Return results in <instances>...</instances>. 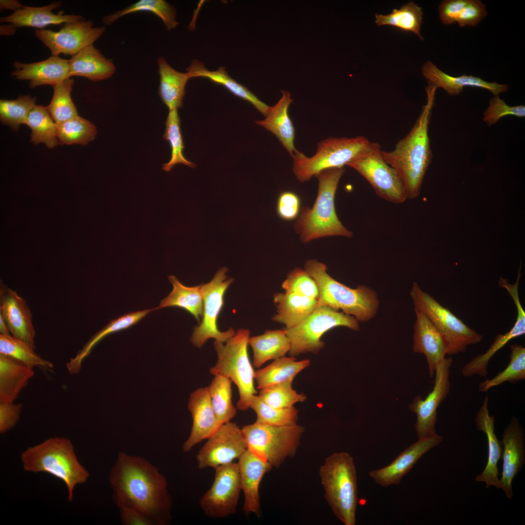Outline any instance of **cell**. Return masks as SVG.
<instances>
[{"mask_svg":"<svg viewBox=\"0 0 525 525\" xmlns=\"http://www.w3.org/2000/svg\"><path fill=\"white\" fill-rule=\"evenodd\" d=\"M109 482L115 505L135 508L164 525L171 519L172 498L166 477L144 458L124 452L118 454Z\"/></svg>","mask_w":525,"mask_h":525,"instance_id":"obj_1","label":"cell"},{"mask_svg":"<svg viewBox=\"0 0 525 525\" xmlns=\"http://www.w3.org/2000/svg\"><path fill=\"white\" fill-rule=\"evenodd\" d=\"M437 88L429 83L426 88V104L407 135L400 140L393 150H381L385 161L393 168L402 179L408 199L419 196L432 153L428 128Z\"/></svg>","mask_w":525,"mask_h":525,"instance_id":"obj_2","label":"cell"},{"mask_svg":"<svg viewBox=\"0 0 525 525\" xmlns=\"http://www.w3.org/2000/svg\"><path fill=\"white\" fill-rule=\"evenodd\" d=\"M344 168L324 170L316 175L318 181L317 196L311 208L304 207L296 219V232L303 243L330 236L351 238L353 233L339 219L335 208V196Z\"/></svg>","mask_w":525,"mask_h":525,"instance_id":"obj_3","label":"cell"},{"mask_svg":"<svg viewBox=\"0 0 525 525\" xmlns=\"http://www.w3.org/2000/svg\"><path fill=\"white\" fill-rule=\"evenodd\" d=\"M20 458L25 471L47 473L62 481L67 488L70 502L73 500L75 487L85 483L89 476L68 438H49L26 449Z\"/></svg>","mask_w":525,"mask_h":525,"instance_id":"obj_4","label":"cell"},{"mask_svg":"<svg viewBox=\"0 0 525 525\" xmlns=\"http://www.w3.org/2000/svg\"><path fill=\"white\" fill-rule=\"evenodd\" d=\"M304 270L315 281L318 289V305H324L354 317L358 321H368L375 316L380 301L371 288L359 285L351 288L332 278L327 266L316 260L307 261Z\"/></svg>","mask_w":525,"mask_h":525,"instance_id":"obj_5","label":"cell"},{"mask_svg":"<svg viewBox=\"0 0 525 525\" xmlns=\"http://www.w3.org/2000/svg\"><path fill=\"white\" fill-rule=\"evenodd\" d=\"M325 498L345 525L356 524L358 502L356 470L352 456L342 452L327 457L319 471Z\"/></svg>","mask_w":525,"mask_h":525,"instance_id":"obj_6","label":"cell"},{"mask_svg":"<svg viewBox=\"0 0 525 525\" xmlns=\"http://www.w3.org/2000/svg\"><path fill=\"white\" fill-rule=\"evenodd\" d=\"M250 331L239 329L225 343L214 341L217 359L210 369V373L221 374L229 379L238 388L239 399L237 409L247 410L253 397L257 393L254 386L255 371L248 353Z\"/></svg>","mask_w":525,"mask_h":525,"instance_id":"obj_7","label":"cell"},{"mask_svg":"<svg viewBox=\"0 0 525 525\" xmlns=\"http://www.w3.org/2000/svg\"><path fill=\"white\" fill-rule=\"evenodd\" d=\"M378 144L363 136L330 137L318 143L316 153L310 158L299 151L296 153L293 171L298 181H308L324 170L344 168Z\"/></svg>","mask_w":525,"mask_h":525,"instance_id":"obj_8","label":"cell"},{"mask_svg":"<svg viewBox=\"0 0 525 525\" xmlns=\"http://www.w3.org/2000/svg\"><path fill=\"white\" fill-rule=\"evenodd\" d=\"M241 430L247 449L278 468L286 458L295 455L304 429L298 424L278 426L255 421L243 426Z\"/></svg>","mask_w":525,"mask_h":525,"instance_id":"obj_9","label":"cell"},{"mask_svg":"<svg viewBox=\"0 0 525 525\" xmlns=\"http://www.w3.org/2000/svg\"><path fill=\"white\" fill-rule=\"evenodd\" d=\"M414 309L423 313L443 337L447 355L466 351L467 347L480 343L483 336L466 325L450 310L414 282L410 293Z\"/></svg>","mask_w":525,"mask_h":525,"instance_id":"obj_10","label":"cell"},{"mask_svg":"<svg viewBox=\"0 0 525 525\" xmlns=\"http://www.w3.org/2000/svg\"><path fill=\"white\" fill-rule=\"evenodd\" d=\"M359 321L353 316L346 315L324 305H318L314 311L296 326L285 329L290 340L291 356L312 352L317 354L324 346L321 340L323 335L329 330L338 326H344L359 331Z\"/></svg>","mask_w":525,"mask_h":525,"instance_id":"obj_11","label":"cell"},{"mask_svg":"<svg viewBox=\"0 0 525 525\" xmlns=\"http://www.w3.org/2000/svg\"><path fill=\"white\" fill-rule=\"evenodd\" d=\"M227 271L226 267L220 268L210 282L200 284L203 300L202 321L193 328L190 338L191 343L196 348H202L210 338L225 343L236 333L232 328L221 332L217 325L218 317L224 304V295L233 281V279L227 276Z\"/></svg>","mask_w":525,"mask_h":525,"instance_id":"obj_12","label":"cell"},{"mask_svg":"<svg viewBox=\"0 0 525 525\" xmlns=\"http://www.w3.org/2000/svg\"><path fill=\"white\" fill-rule=\"evenodd\" d=\"M379 144L347 166L363 176L381 198L395 204L408 199L403 183L396 171L388 165L381 154Z\"/></svg>","mask_w":525,"mask_h":525,"instance_id":"obj_13","label":"cell"},{"mask_svg":"<svg viewBox=\"0 0 525 525\" xmlns=\"http://www.w3.org/2000/svg\"><path fill=\"white\" fill-rule=\"evenodd\" d=\"M210 488L200 500V506L210 517L224 518L236 510L241 490L237 463L219 466Z\"/></svg>","mask_w":525,"mask_h":525,"instance_id":"obj_14","label":"cell"},{"mask_svg":"<svg viewBox=\"0 0 525 525\" xmlns=\"http://www.w3.org/2000/svg\"><path fill=\"white\" fill-rule=\"evenodd\" d=\"M247 450L241 429L230 421L221 425L207 439L196 458L199 469L219 466L233 462Z\"/></svg>","mask_w":525,"mask_h":525,"instance_id":"obj_15","label":"cell"},{"mask_svg":"<svg viewBox=\"0 0 525 525\" xmlns=\"http://www.w3.org/2000/svg\"><path fill=\"white\" fill-rule=\"evenodd\" d=\"M453 362V359L449 357L440 362L435 369L432 390L424 399L416 397L409 405L410 410L417 415L415 428L419 438L436 434L437 409L450 391V368Z\"/></svg>","mask_w":525,"mask_h":525,"instance_id":"obj_16","label":"cell"},{"mask_svg":"<svg viewBox=\"0 0 525 525\" xmlns=\"http://www.w3.org/2000/svg\"><path fill=\"white\" fill-rule=\"evenodd\" d=\"M92 21L84 19L64 24L59 31L37 29L36 36L51 51L52 55H74L92 45L105 32V27H93Z\"/></svg>","mask_w":525,"mask_h":525,"instance_id":"obj_17","label":"cell"},{"mask_svg":"<svg viewBox=\"0 0 525 525\" xmlns=\"http://www.w3.org/2000/svg\"><path fill=\"white\" fill-rule=\"evenodd\" d=\"M521 275L518 274L516 282L513 284L508 280L501 278L498 280L500 286L505 288L512 298L516 306L517 316L516 321L510 330L505 333L498 334L487 350L478 355L467 363L462 368V374L465 377L479 375L486 378L488 371L487 367L491 358L512 339L520 337L525 333V312L521 304L519 295V285Z\"/></svg>","mask_w":525,"mask_h":525,"instance_id":"obj_18","label":"cell"},{"mask_svg":"<svg viewBox=\"0 0 525 525\" xmlns=\"http://www.w3.org/2000/svg\"><path fill=\"white\" fill-rule=\"evenodd\" d=\"M0 315L10 334L35 349V330L26 301L0 281Z\"/></svg>","mask_w":525,"mask_h":525,"instance_id":"obj_19","label":"cell"},{"mask_svg":"<svg viewBox=\"0 0 525 525\" xmlns=\"http://www.w3.org/2000/svg\"><path fill=\"white\" fill-rule=\"evenodd\" d=\"M501 442L503 465L500 489L507 497L511 499L513 496L512 481L525 463V434L516 417H513L505 428Z\"/></svg>","mask_w":525,"mask_h":525,"instance_id":"obj_20","label":"cell"},{"mask_svg":"<svg viewBox=\"0 0 525 525\" xmlns=\"http://www.w3.org/2000/svg\"><path fill=\"white\" fill-rule=\"evenodd\" d=\"M443 438L437 433L419 438L410 445L387 466L368 473L376 484L387 487L392 485H399L402 477L414 467L417 461L427 452L440 444Z\"/></svg>","mask_w":525,"mask_h":525,"instance_id":"obj_21","label":"cell"},{"mask_svg":"<svg viewBox=\"0 0 525 525\" xmlns=\"http://www.w3.org/2000/svg\"><path fill=\"white\" fill-rule=\"evenodd\" d=\"M188 407L192 424L190 435L183 445L185 453L211 437L222 425L212 408L207 386L200 387L191 394Z\"/></svg>","mask_w":525,"mask_h":525,"instance_id":"obj_22","label":"cell"},{"mask_svg":"<svg viewBox=\"0 0 525 525\" xmlns=\"http://www.w3.org/2000/svg\"><path fill=\"white\" fill-rule=\"evenodd\" d=\"M241 490L244 495L243 509L245 513L261 516L259 487L264 475L273 468L247 449L238 459Z\"/></svg>","mask_w":525,"mask_h":525,"instance_id":"obj_23","label":"cell"},{"mask_svg":"<svg viewBox=\"0 0 525 525\" xmlns=\"http://www.w3.org/2000/svg\"><path fill=\"white\" fill-rule=\"evenodd\" d=\"M416 319L414 326V352L423 354L427 360L429 373L432 377L437 366L447 355L446 342L438 330L421 312L414 309Z\"/></svg>","mask_w":525,"mask_h":525,"instance_id":"obj_24","label":"cell"},{"mask_svg":"<svg viewBox=\"0 0 525 525\" xmlns=\"http://www.w3.org/2000/svg\"><path fill=\"white\" fill-rule=\"evenodd\" d=\"M15 68L11 75L19 80H29L30 87L35 88L42 85L54 86L61 83L69 77V60L57 55L33 63L15 62Z\"/></svg>","mask_w":525,"mask_h":525,"instance_id":"obj_25","label":"cell"},{"mask_svg":"<svg viewBox=\"0 0 525 525\" xmlns=\"http://www.w3.org/2000/svg\"><path fill=\"white\" fill-rule=\"evenodd\" d=\"M495 418L490 415L489 408V398L486 396L483 403L477 412L475 422L478 430L482 431L486 436L488 442V459L483 472L477 475L475 481L485 482L486 488L493 486L500 488L498 462L501 458L502 447L494 431Z\"/></svg>","mask_w":525,"mask_h":525,"instance_id":"obj_26","label":"cell"},{"mask_svg":"<svg viewBox=\"0 0 525 525\" xmlns=\"http://www.w3.org/2000/svg\"><path fill=\"white\" fill-rule=\"evenodd\" d=\"M422 73L429 83L434 85L437 88H442L452 96L458 95L466 87L485 89L494 95H498L499 93L507 92L508 89L507 84L489 82L479 77L466 75L458 77L451 76L439 70L430 61L423 65Z\"/></svg>","mask_w":525,"mask_h":525,"instance_id":"obj_27","label":"cell"},{"mask_svg":"<svg viewBox=\"0 0 525 525\" xmlns=\"http://www.w3.org/2000/svg\"><path fill=\"white\" fill-rule=\"evenodd\" d=\"M113 62L93 45L88 46L69 60V77L82 76L97 82L110 78L116 72Z\"/></svg>","mask_w":525,"mask_h":525,"instance_id":"obj_28","label":"cell"},{"mask_svg":"<svg viewBox=\"0 0 525 525\" xmlns=\"http://www.w3.org/2000/svg\"><path fill=\"white\" fill-rule=\"evenodd\" d=\"M60 6V2H53L41 7L24 6L8 16L1 17L0 21L10 23L16 28L26 26L41 29L50 25L62 24L84 19L78 15L55 14L52 12Z\"/></svg>","mask_w":525,"mask_h":525,"instance_id":"obj_29","label":"cell"},{"mask_svg":"<svg viewBox=\"0 0 525 525\" xmlns=\"http://www.w3.org/2000/svg\"><path fill=\"white\" fill-rule=\"evenodd\" d=\"M281 98L269 110L265 118L256 123L273 134L293 157L298 152L295 147V130L288 115V108L292 103L289 92L281 90Z\"/></svg>","mask_w":525,"mask_h":525,"instance_id":"obj_30","label":"cell"},{"mask_svg":"<svg viewBox=\"0 0 525 525\" xmlns=\"http://www.w3.org/2000/svg\"><path fill=\"white\" fill-rule=\"evenodd\" d=\"M34 374L33 368L0 354V402H14Z\"/></svg>","mask_w":525,"mask_h":525,"instance_id":"obj_31","label":"cell"},{"mask_svg":"<svg viewBox=\"0 0 525 525\" xmlns=\"http://www.w3.org/2000/svg\"><path fill=\"white\" fill-rule=\"evenodd\" d=\"M277 314L272 320L292 328L309 316L318 306L317 299L293 293H276L274 296Z\"/></svg>","mask_w":525,"mask_h":525,"instance_id":"obj_32","label":"cell"},{"mask_svg":"<svg viewBox=\"0 0 525 525\" xmlns=\"http://www.w3.org/2000/svg\"><path fill=\"white\" fill-rule=\"evenodd\" d=\"M186 70L189 73L191 78L205 77L215 84L224 86L234 95L249 102L265 117L267 115L270 106L258 99L245 86L237 83L230 77L225 67H221L216 70L210 71L205 67L202 62L194 60Z\"/></svg>","mask_w":525,"mask_h":525,"instance_id":"obj_33","label":"cell"},{"mask_svg":"<svg viewBox=\"0 0 525 525\" xmlns=\"http://www.w3.org/2000/svg\"><path fill=\"white\" fill-rule=\"evenodd\" d=\"M159 75L158 94L169 110L182 107L185 87L190 78L189 72H181L173 68L162 57L158 58Z\"/></svg>","mask_w":525,"mask_h":525,"instance_id":"obj_34","label":"cell"},{"mask_svg":"<svg viewBox=\"0 0 525 525\" xmlns=\"http://www.w3.org/2000/svg\"><path fill=\"white\" fill-rule=\"evenodd\" d=\"M249 345L253 351V363L256 368L284 356L291 348L285 330H266L262 334L250 337Z\"/></svg>","mask_w":525,"mask_h":525,"instance_id":"obj_35","label":"cell"},{"mask_svg":"<svg viewBox=\"0 0 525 525\" xmlns=\"http://www.w3.org/2000/svg\"><path fill=\"white\" fill-rule=\"evenodd\" d=\"M154 310H156L155 308L130 312L112 320L102 329L92 336L82 349L77 353L75 356L71 358L67 363L66 368L69 372L72 375L78 373L85 358L89 354L93 347L102 339L111 333L126 329L134 325L149 313Z\"/></svg>","mask_w":525,"mask_h":525,"instance_id":"obj_36","label":"cell"},{"mask_svg":"<svg viewBox=\"0 0 525 525\" xmlns=\"http://www.w3.org/2000/svg\"><path fill=\"white\" fill-rule=\"evenodd\" d=\"M310 360L297 361L294 356L281 357L274 360L268 366L255 371V380L259 389L280 383L295 376L310 365Z\"/></svg>","mask_w":525,"mask_h":525,"instance_id":"obj_37","label":"cell"},{"mask_svg":"<svg viewBox=\"0 0 525 525\" xmlns=\"http://www.w3.org/2000/svg\"><path fill=\"white\" fill-rule=\"evenodd\" d=\"M168 279L173 285V290L155 309L168 307L181 308L192 315L200 323L203 310L200 284L192 287L185 286L175 276H169Z\"/></svg>","mask_w":525,"mask_h":525,"instance_id":"obj_38","label":"cell"},{"mask_svg":"<svg viewBox=\"0 0 525 525\" xmlns=\"http://www.w3.org/2000/svg\"><path fill=\"white\" fill-rule=\"evenodd\" d=\"M140 11L153 13L162 20L169 31L174 29L178 24L176 20L175 7L164 0H140L123 9L104 17L103 23L105 25H110L122 16Z\"/></svg>","mask_w":525,"mask_h":525,"instance_id":"obj_39","label":"cell"},{"mask_svg":"<svg viewBox=\"0 0 525 525\" xmlns=\"http://www.w3.org/2000/svg\"><path fill=\"white\" fill-rule=\"evenodd\" d=\"M213 376L208 391L217 420L223 424L234 417L237 408L232 403L231 381L221 374Z\"/></svg>","mask_w":525,"mask_h":525,"instance_id":"obj_40","label":"cell"},{"mask_svg":"<svg viewBox=\"0 0 525 525\" xmlns=\"http://www.w3.org/2000/svg\"><path fill=\"white\" fill-rule=\"evenodd\" d=\"M25 124L32 130L31 141L34 144L42 143L52 148L58 143L56 124L46 107L36 105L28 115Z\"/></svg>","mask_w":525,"mask_h":525,"instance_id":"obj_41","label":"cell"},{"mask_svg":"<svg viewBox=\"0 0 525 525\" xmlns=\"http://www.w3.org/2000/svg\"><path fill=\"white\" fill-rule=\"evenodd\" d=\"M422 15L421 8L410 1L399 9H394L390 14H376L375 22L377 26L390 25L413 32L423 40L420 33Z\"/></svg>","mask_w":525,"mask_h":525,"instance_id":"obj_42","label":"cell"},{"mask_svg":"<svg viewBox=\"0 0 525 525\" xmlns=\"http://www.w3.org/2000/svg\"><path fill=\"white\" fill-rule=\"evenodd\" d=\"M509 363L503 371L491 379H486L479 385L481 392L506 382L515 384L525 379V348L523 346L514 344L510 345Z\"/></svg>","mask_w":525,"mask_h":525,"instance_id":"obj_43","label":"cell"},{"mask_svg":"<svg viewBox=\"0 0 525 525\" xmlns=\"http://www.w3.org/2000/svg\"><path fill=\"white\" fill-rule=\"evenodd\" d=\"M35 350L11 334H0V354L12 357L32 368L38 367L47 370L52 368L53 364L42 358Z\"/></svg>","mask_w":525,"mask_h":525,"instance_id":"obj_44","label":"cell"},{"mask_svg":"<svg viewBox=\"0 0 525 525\" xmlns=\"http://www.w3.org/2000/svg\"><path fill=\"white\" fill-rule=\"evenodd\" d=\"M56 124L57 137L61 144L87 145L96 136L95 125L79 116Z\"/></svg>","mask_w":525,"mask_h":525,"instance_id":"obj_45","label":"cell"},{"mask_svg":"<svg viewBox=\"0 0 525 525\" xmlns=\"http://www.w3.org/2000/svg\"><path fill=\"white\" fill-rule=\"evenodd\" d=\"M163 138L170 144L171 157L168 162L163 164V170L169 172L176 164L179 163L191 168L196 166L194 163L187 160L184 156V146L180 130V120L177 109L169 110Z\"/></svg>","mask_w":525,"mask_h":525,"instance_id":"obj_46","label":"cell"},{"mask_svg":"<svg viewBox=\"0 0 525 525\" xmlns=\"http://www.w3.org/2000/svg\"><path fill=\"white\" fill-rule=\"evenodd\" d=\"M74 83L70 78L53 87L52 100L46 107L56 124L79 116L70 95Z\"/></svg>","mask_w":525,"mask_h":525,"instance_id":"obj_47","label":"cell"},{"mask_svg":"<svg viewBox=\"0 0 525 525\" xmlns=\"http://www.w3.org/2000/svg\"><path fill=\"white\" fill-rule=\"evenodd\" d=\"M250 408L256 414L255 421L278 426H292L297 424L298 410L294 406L289 408H276L262 401L258 395L252 400Z\"/></svg>","mask_w":525,"mask_h":525,"instance_id":"obj_48","label":"cell"},{"mask_svg":"<svg viewBox=\"0 0 525 525\" xmlns=\"http://www.w3.org/2000/svg\"><path fill=\"white\" fill-rule=\"evenodd\" d=\"M294 379L272 385L259 390L258 396L265 403L276 408H289L298 402H304L306 396L298 393L292 387Z\"/></svg>","mask_w":525,"mask_h":525,"instance_id":"obj_49","label":"cell"},{"mask_svg":"<svg viewBox=\"0 0 525 525\" xmlns=\"http://www.w3.org/2000/svg\"><path fill=\"white\" fill-rule=\"evenodd\" d=\"M36 98L30 95H20L12 100L0 101V118L1 122L18 130L19 125L25 124L31 110L36 105Z\"/></svg>","mask_w":525,"mask_h":525,"instance_id":"obj_50","label":"cell"},{"mask_svg":"<svg viewBox=\"0 0 525 525\" xmlns=\"http://www.w3.org/2000/svg\"><path fill=\"white\" fill-rule=\"evenodd\" d=\"M285 292L318 299L319 292L315 280L304 269L296 268L289 272L282 283Z\"/></svg>","mask_w":525,"mask_h":525,"instance_id":"obj_51","label":"cell"},{"mask_svg":"<svg viewBox=\"0 0 525 525\" xmlns=\"http://www.w3.org/2000/svg\"><path fill=\"white\" fill-rule=\"evenodd\" d=\"M507 116L525 117V105L509 106L498 95H494L490 100L489 106L483 113V121L490 127L496 123L502 117Z\"/></svg>","mask_w":525,"mask_h":525,"instance_id":"obj_52","label":"cell"},{"mask_svg":"<svg viewBox=\"0 0 525 525\" xmlns=\"http://www.w3.org/2000/svg\"><path fill=\"white\" fill-rule=\"evenodd\" d=\"M276 209L280 218L286 221L294 220L301 210L300 198L293 192H282L278 196Z\"/></svg>","mask_w":525,"mask_h":525,"instance_id":"obj_53","label":"cell"},{"mask_svg":"<svg viewBox=\"0 0 525 525\" xmlns=\"http://www.w3.org/2000/svg\"><path fill=\"white\" fill-rule=\"evenodd\" d=\"M487 14L485 5L481 1L468 0L456 22L460 27L475 26L485 18Z\"/></svg>","mask_w":525,"mask_h":525,"instance_id":"obj_54","label":"cell"},{"mask_svg":"<svg viewBox=\"0 0 525 525\" xmlns=\"http://www.w3.org/2000/svg\"><path fill=\"white\" fill-rule=\"evenodd\" d=\"M21 403L0 402V433L3 434L14 427L20 419Z\"/></svg>","mask_w":525,"mask_h":525,"instance_id":"obj_55","label":"cell"},{"mask_svg":"<svg viewBox=\"0 0 525 525\" xmlns=\"http://www.w3.org/2000/svg\"><path fill=\"white\" fill-rule=\"evenodd\" d=\"M468 0H443L439 6V18L444 24L450 25L456 21L459 14Z\"/></svg>","mask_w":525,"mask_h":525,"instance_id":"obj_56","label":"cell"},{"mask_svg":"<svg viewBox=\"0 0 525 525\" xmlns=\"http://www.w3.org/2000/svg\"><path fill=\"white\" fill-rule=\"evenodd\" d=\"M120 510L121 520L124 525H155L148 516L133 508H122Z\"/></svg>","mask_w":525,"mask_h":525,"instance_id":"obj_57","label":"cell"},{"mask_svg":"<svg viewBox=\"0 0 525 525\" xmlns=\"http://www.w3.org/2000/svg\"><path fill=\"white\" fill-rule=\"evenodd\" d=\"M24 7L18 1L15 0H0V9H10L15 11Z\"/></svg>","mask_w":525,"mask_h":525,"instance_id":"obj_58","label":"cell"},{"mask_svg":"<svg viewBox=\"0 0 525 525\" xmlns=\"http://www.w3.org/2000/svg\"><path fill=\"white\" fill-rule=\"evenodd\" d=\"M16 27L12 24L0 26L1 35H11L15 33Z\"/></svg>","mask_w":525,"mask_h":525,"instance_id":"obj_59","label":"cell"},{"mask_svg":"<svg viewBox=\"0 0 525 525\" xmlns=\"http://www.w3.org/2000/svg\"><path fill=\"white\" fill-rule=\"evenodd\" d=\"M0 332L2 335H10V332L6 322L0 315Z\"/></svg>","mask_w":525,"mask_h":525,"instance_id":"obj_60","label":"cell"}]
</instances>
